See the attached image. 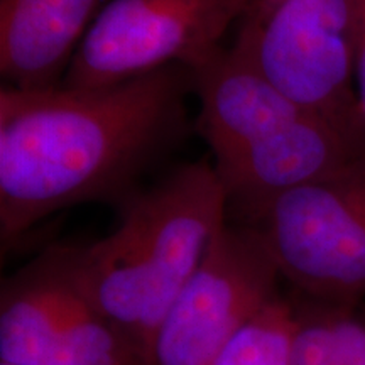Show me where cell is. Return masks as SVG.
<instances>
[{"mask_svg": "<svg viewBox=\"0 0 365 365\" xmlns=\"http://www.w3.org/2000/svg\"><path fill=\"white\" fill-rule=\"evenodd\" d=\"M181 118L176 66L98 88H2L4 249L58 210L125 195Z\"/></svg>", "mask_w": 365, "mask_h": 365, "instance_id": "obj_1", "label": "cell"}, {"mask_svg": "<svg viewBox=\"0 0 365 365\" xmlns=\"http://www.w3.org/2000/svg\"><path fill=\"white\" fill-rule=\"evenodd\" d=\"M227 207L215 168L182 166L156 188L130 196L112 234L83 247H61L68 274L153 360L154 336L227 225Z\"/></svg>", "mask_w": 365, "mask_h": 365, "instance_id": "obj_2", "label": "cell"}, {"mask_svg": "<svg viewBox=\"0 0 365 365\" xmlns=\"http://www.w3.org/2000/svg\"><path fill=\"white\" fill-rule=\"evenodd\" d=\"M249 227L281 277L317 303L352 308L365 296V154L276 198Z\"/></svg>", "mask_w": 365, "mask_h": 365, "instance_id": "obj_3", "label": "cell"}, {"mask_svg": "<svg viewBox=\"0 0 365 365\" xmlns=\"http://www.w3.org/2000/svg\"><path fill=\"white\" fill-rule=\"evenodd\" d=\"M352 0H250L235 46L299 107L365 144L354 91Z\"/></svg>", "mask_w": 365, "mask_h": 365, "instance_id": "obj_4", "label": "cell"}, {"mask_svg": "<svg viewBox=\"0 0 365 365\" xmlns=\"http://www.w3.org/2000/svg\"><path fill=\"white\" fill-rule=\"evenodd\" d=\"M250 0H108L76 49L61 85L98 88L185 66L190 73L222 51Z\"/></svg>", "mask_w": 365, "mask_h": 365, "instance_id": "obj_5", "label": "cell"}, {"mask_svg": "<svg viewBox=\"0 0 365 365\" xmlns=\"http://www.w3.org/2000/svg\"><path fill=\"white\" fill-rule=\"evenodd\" d=\"M0 362L12 365H153L73 284L61 247L4 282Z\"/></svg>", "mask_w": 365, "mask_h": 365, "instance_id": "obj_6", "label": "cell"}, {"mask_svg": "<svg viewBox=\"0 0 365 365\" xmlns=\"http://www.w3.org/2000/svg\"><path fill=\"white\" fill-rule=\"evenodd\" d=\"M281 277L252 227H223L154 336V365H212L277 296Z\"/></svg>", "mask_w": 365, "mask_h": 365, "instance_id": "obj_7", "label": "cell"}, {"mask_svg": "<svg viewBox=\"0 0 365 365\" xmlns=\"http://www.w3.org/2000/svg\"><path fill=\"white\" fill-rule=\"evenodd\" d=\"M364 154L365 144L307 110L213 168L228 207L250 222L287 191L330 176Z\"/></svg>", "mask_w": 365, "mask_h": 365, "instance_id": "obj_8", "label": "cell"}, {"mask_svg": "<svg viewBox=\"0 0 365 365\" xmlns=\"http://www.w3.org/2000/svg\"><path fill=\"white\" fill-rule=\"evenodd\" d=\"M191 76L200 100L198 129L213 150L215 163L235 156L307 112L235 44L223 48Z\"/></svg>", "mask_w": 365, "mask_h": 365, "instance_id": "obj_9", "label": "cell"}, {"mask_svg": "<svg viewBox=\"0 0 365 365\" xmlns=\"http://www.w3.org/2000/svg\"><path fill=\"white\" fill-rule=\"evenodd\" d=\"M102 0H0V73L7 86L61 85Z\"/></svg>", "mask_w": 365, "mask_h": 365, "instance_id": "obj_10", "label": "cell"}, {"mask_svg": "<svg viewBox=\"0 0 365 365\" xmlns=\"http://www.w3.org/2000/svg\"><path fill=\"white\" fill-rule=\"evenodd\" d=\"M350 309L323 303L309 313L296 308L289 365H365V322Z\"/></svg>", "mask_w": 365, "mask_h": 365, "instance_id": "obj_11", "label": "cell"}, {"mask_svg": "<svg viewBox=\"0 0 365 365\" xmlns=\"http://www.w3.org/2000/svg\"><path fill=\"white\" fill-rule=\"evenodd\" d=\"M296 323L294 304L276 296L212 365H289Z\"/></svg>", "mask_w": 365, "mask_h": 365, "instance_id": "obj_12", "label": "cell"}, {"mask_svg": "<svg viewBox=\"0 0 365 365\" xmlns=\"http://www.w3.org/2000/svg\"><path fill=\"white\" fill-rule=\"evenodd\" d=\"M355 21L354 91L360 122L365 130V0H352Z\"/></svg>", "mask_w": 365, "mask_h": 365, "instance_id": "obj_13", "label": "cell"}, {"mask_svg": "<svg viewBox=\"0 0 365 365\" xmlns=\"http://www.w3.org/2000/svg\"><path fill=\"white\" fill-rule=\"evenodd\" d=\"M0 365H12V364H6V362H0Z\"/></svg>", "mask_w": 365, "mask_h": 365, "instance_id": "obj_14", "label": "cell"}]
</instances>
